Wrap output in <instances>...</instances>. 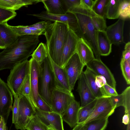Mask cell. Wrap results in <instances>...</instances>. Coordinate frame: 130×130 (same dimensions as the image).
<instances>
[{
	"instance_id": "obj_4",
	"label": "cell",
	"mask_w": 130,
	"mask_h": 130,
	"mask_svg": "<svg viewBox=\"0 0 130 130\" xmlns=\"http://www.w3.org/2000/svg\"><path fill=\"white\" fill-rule=\"evenodd\" d=\"M40 66L38 84L39 93L51 108L52 94L56 86L47 56Z\"/></svg>"
},
{
	"instance_id": "obj_52",
	"label": "cell",
	"mask_w": 130,
	"mask_h": 130,
	"mask_svg": "<svg viewBox=\"0 0 130 130\" xmlns=\"http://www.w3.org/2000/svg\"><path fill=\"white\" fill-rule=\"evenodd\" d=\"M129 124H128V125L127 126V128L126 130H130V125Z\"/></svg>"
},
{
	"instance_id": "obj_8",
	"label": "cell",
	"mask_w": 130,
	"mask_h": 130,
	"mask_svg": "<svg viewBox=\"0 0 130 130\" xmlns=\"http://www.w3.org/2000/svg\"><path fill=\"white\" fill-rule=\"evenodd\" d=\"M85 66L76 52L69 59L63 68L66 72L69 85L71 91L79 78Z\"/></svg>"
},
{
	"instance_id": "obj_48",
	"label": "cell",
	"mask_w": 130,
	"mask_h": 130,
	"mask_svg": "<svg viewBox=\"0 0 130 130\" xmlns=\"http://www.w3.org/2000/svg\"><path fill=\"white\" fill-rule=\"evenodd\" d=\"M122 122L126 125L130 123V113L124 114L122 118Z\"/></svg>"
},
{
	"instance_id": "obj_21",
	"label": "cell",
	"mask_w": 130,
	"mask_h": 130,
	"mask_svg": "<svg viewBox=\"0 0 130 130\" xmlns=\"http://www.w3.org/2000/svg\"><path fill=\"white\" fill-rule=\"evenodd\" d=\"M41 2L48 13L64 14L68 12L64 0H42Z\"/></svg>"
},
{
	"instance_id": "obj_24",
	"label": "cell",
	"mask_w": 130,
	"mask_h": 130,
	"mask_svg": "<svg viewBox=\"0 0 130 130\" xmlns=\"http://www.w3.org/2000/svg\"><path fill=\"white\" fill-rule=\"evenodd\" d=\"M18 36L7 23H0V37L4 42L6 47L16 42Z\"/></svg>"
},
{
	"instance_id": "obj_51",
	"label": "cell",
	"mask_w": 130,
	"mask_h": 130,
	"mask_svg": "<svg viewBox=\"0 0 130 130\" xmlns=\"http://www.w3.org/2000/svg\"><path fill=\"white\" fill-rule=\"evenodd\" d=\"M6 48L5 44L0 37V49H4Z\"/></svg>"
},
{
	"instance_id": "obj_16",
	"label": "cell",
	"mask_w": 130,
	"mask_h": 130,
	"mask_svg": "<svg viewBox=\"0 0 130 130\" xmlns=\"http://www.w3.org/2000/svg\"><path fill=\"white\" fill-rule=\"evenodd\" d=\"M78 37L69 28L63 47L61 59V67L63 68L70 58L76 52Z\"/></svg>"
},
{
	"instance_id": "obj_38",
	"label": "cell",
	"mask_w": 130,
	"mask_h": 130,
	"mask_svg": "<svg viewBox=\"0 0 130 130\" xmlns=\"http://www.w3.org/2000/svg\"><path fill=\"white\" fill-rule=\"evenodd\" d=\"M110 98L113 106L115 109L120 106L124 107V97L122 93L116 96H110Z\"/></svg>"
},
{
	"instance_id": "obj_50",
	"label": "cell",
	"mask_w": 130,
	"mask_h": 130,
	"mask_svg": "<svg viewBox=\"0 0 130 130\" xmlns=\"http://www.w3.org/2000/svg\"><path fill=\"white\" fill-rule=\"evenodd\" d=\"M84 123L77 124L72 130H84Z\"/></svg>"
},
{
	"instance_id": "obj_49",
	"label": "cell",
	"mask_w": 130,
	"mask_h": 130,
	"mask_svg": "<svg viewBox=\"0 0 130 130\" xmlns=\"http://www.w3.org/2000/svg\"><path fill=\"white\" fill-rule=\"evenodd\" d=\"M0 130H7L6 123H5L2 117L0 118Z\"/></svg>"
},
{
	"instance_id": "obj_46",
	"label": "cell",
	"mask_w": 130,
	"mask_h": 130,
	"mask_svg": "<svg viewBox=\"0 0 130 130\" xmlns=\"http://www.w3.org/2000/svg\"><path fill=\"white\" fill-rule=\"evenodd\" d=\"M96 84L98 87L102 88L105 84H107L106 79L104 77L97 75L95 78Z\"/></svg>"
},
{
	"instance_id": "obj_29",
	"label": "cell",
	"mask_w": 130,
	"mask_h": 130,
	"mask_svg": "<svg viewBox=\"0 0 130 130\" xmlns=\"http://www.w3.org/2000/svg\"><path fill=\"white\" fill-rule=\"evenodd\" d=\"M19 95L25 96L34 107H36L35 103L31 92L29 73L26 77L21 85L19 92L18 96Z\"/></svg>"
},
{
	"instance_id": "obj_40",
	"label": "cell",
	"mask_w": 130,
	"mask_h": 130,
	"mask_svg": "<svg viewBox=\"0 0 130 130\" xmlns=\"http://www.w3.org/2000/svg\"><path fill=\"white\" fill-rule=\"evenodd\" d=\"M124 97V105L125 113H130V87H127L122 92Z\"/></svg>"
},
{
	"instance_id": "obj_18",
	"label": "cell",
	"mask_w": 130,
	"mask_h": 130,
	"mask_svg": "<svg viewBox=\"0 0 130 130\" xmlns=\"http://www.w3.org/2000/svg\"><path fill=\"white\" fill-rule=\"evenodd\" d=\"M30 63L29 75L32 95L36 107V102L39 94L38 84L41 66L31 58L29 60Z\"/></svg>"
},
{
	"instance_id": "obj_11",
	"label": "cell",
	"mask_w": 130,
	"mask_h": 130,
	"mask_svg": "<svg viewBox=\"0 0 130 130\" xmlns=\"http://www.w3.org/2000/svg\"><path fill=\"white\" fill-rule=\"evenodd\" d=\"M40 19L50 21L58 22L68 25L70 28L75 32L77 28V20L74 13L68 12L64 14H55L43 11L39 13L30 14Z\"/></svg>"
},
{
	"instance_id": "obj_53",
	"label": "cell",
	"mask_w": 130,
	"mask_h": 130,
	"mask_svg": "<svg viewBox=\"0 0 130 130\" xmlns=\"http://www.w3.org/2000/svg\"><path fill=\"white\" fill-rule=\"evenodd\" d=\"M48 130H54L51 128H48Z\"/></svg>"
},
{
	"instance_id": "obj_37",
	"label": "cell",
	"mask_w": 130,
	"mask_h": 130,
	"mask_svg": "<svg viewBox=\"0 0 130 130\" xmlns=\"http://www.w3.org/2000/svg\"><path fill=\"white\" fill-rule=\"evenodd\" d=\"M17 15L15 11L7 10L0 7V23H6Z\"/></svg>"
},
{
	"instance_id": "obj_45",
	"label": "cell",
	"mask_w": 130,
	"mask_h": 130,
	"mask_svg": "<svg viewBox=\"0 0 130 130\" xmlns=\"http://www.w3.org/2000/svg\"><path fill=\"white\" fill-rule=\"evenodd\" d=\"M130 58V42L126 43L125 46L124 50L123 51L121 59L125 60Z\"/></svg>"
},
{
	"instance_id": "obj_12",
	"label": "cell",
	"mask_w": 130,
	"mask_h": 130,
	"mask_svg": "<svg viewBox=\"0 0 130 130\" xmlns=\"http://www.w3.org/2000/svg\"><path fill=\"white\" fill-rule=\"evenodd\" d=\"M36 114L48 128L54 130H64L61 115L53 112H48L35 108Z\"/></svg>"
},
{
	"instance_id": "obj_5",
	"label": "cell",
	"mask_w": 130,
	"mask_h": 130,
	"mask_svg": "<svg viewBox=\"0 0 130 130\" xmlns=\"http://www.w3.org/2000/svg\"><path fill=\"white\" fill-rule=\"evenodd\" d=\"M30 63L27 60L15 65L11 69L7 84L13 96H18L21 85L29 73Z\"/></svg>"
},
{
	"instance_id": "obj_10",
	"label": "cell",
	"mask_w": 130,
	"mask_h": 130,
	"mask_svg": "<svg viewBox=\"0 0 130 130\" xmlns=\"http://www.w3.org/2000/svg\"><path fill=\"white\" fill-rule=\"evenodd\" d=\"M13 95L7 84L0 78V118L7 122L13 103Z\"/></svg>"
},
{
	"instance_id": "obj_27",
	"label": "cell",
	"mask_w": 130,
	"mask_h": 130,
	"mask_svg": "<svg viewBox=\"0 0 130 130\" xmlns=\"http://www.w3.org/2000/svg\"><path fill=\"white\" fill-rule=\"evenodd\" d=\"M122 0H109L107 7L106 18L115 19L119 17L120 5Z\"/></svg>"
},
{
	"instance_id": "obj_36",
	"label": "cell",
	"mask_w": 130,
	"mask_h": 130,
	"mask_svg": "<svg viewBox=\"0 0 130 130\" xmlns=\"http://www.w3.org/2000/svg\"><path fill=\"white\" fill-rule=\"evenodd\" d=\"M92 23L97 31H105L107 27L105 18L98 15L91 17Z\"/></svg>"
},
{
	"instance_id": "obj_14",
	"label": "cell",
	"mask_w": 130,
	"mask_h": 130,
	"mask_svg": "<svg viewBox=\"0 0 130 130\" xmlns=\"http://www.w3.org/2000/svg\"><path fill=\"white\" fill-rule=\"evenodd\" d=\"M47 57L54 76L56 88L66 91L71 92L64 68L59 66L53 61L48 53Z\"/></svg>"
},
{
	"instance_id": "obj_35",
	"label": "cell",
	"mask_w": 130,
	"mask_h": 130,
	"mask_svg": "<svg viewBox=\"0 0 130 130\" xmlns=\"http://www.w3.org/2000/svg\"><path fill=\"white\" fill-rule=\"evenodd\" d=\"M120 67L122 75L127 84H130V58L125 60L121 59Z\"/></svg>"
},
{
	"instance_id": "obj_1",
	"label": "cell",
	"mask_w": 130,
	"mask_h": 130,
	"mask_svg": "<svg viewBox=\"0 0 130 130\" xmlns=\"http://www.w3.org/2000/svg\"><path fill=\"white\" fill-rule=\"evenodd\" d=\"M39 36H19L16 42L0 52V71L11 69L16 65L27 60L39 42Z\"/></svg>"
},
{
	"instance_id": "obj_39",
	"label": "cell",
	"mask_w": 130,
	"mask_h": 130,
	"mask_svg": "<svg viewBox=\"0 0 130 130\" xmlns=\"http://www.w3.org/2000/svg\"><path fill=\"white\" fill-rule=\"evenodd\" d=\"M36 107L41 110L52 111L51 107L45 101L39 94L37 97L36 102Z\"/></svg>"
},
{
	"instance_id": "obj_15",
	"label": "cell",
	"mask_w": 130,
	"mask_h": 130,
	"mask_svg": "<svg viewBox=\"0 0 130 130\" xmlns=\"http://www.w3.org/2000/svg\"><path fill=\"white\" fill-rule=\"evenodd\" d=\"M125 20L119 18L117 21L106 29L105 32L112 44L118 45L124 43L123 28Z\"/></svg>"
},
{
	"instance_id": "obj_43",
	"label": "cell",
	"mask_w": 130,
	"mask_h": 130,
	"mask_svg": "<svg viewBox=\"0 0 130 130\" xmlns=\"http://www.w3.org/2000/svg\"><path fill=\"white\" fill-rule=\"evenodd\" d=\"M68 10V12L74 8L79 6L80 4L81 0H64Z\"/></svg>"
},
{
	"instance_id": "obj_33",
	"label": "cell",
	"mask_w": 130,
	"mask_h": 130,
	"mask_svg": "<svg viewBox=\"0 0 130 130\" xmlns=\"http://www.w3.org/2000/svg\"><path fill=\"white\" fill-rule=\"evenodd\" d=\"M11 28L18 36L26 35H43V32L40 31H34L30 30L26 26H11L9 25Z\"/></svg>"
},
{
	"instance_id": "obj_42",
	"label": "cell",
	"mask_w": 130,
	"mask_h": 130,
	"mask_svg": "<svg viewBox=\"0 0 130 130\" xmlns=\"http://www.w3.org/2000/svg\"><path fill=\"white\" fill-rule=\"evenodd\" d=\"M14 102L11 110L12 112V123L14 124L16 122L18 111L19 97L17 95L14 96Z\"/></svg>"
},
{
	"instance_id": "obj_31",
	"label": "cell",
	"mask_w": 130,
	"mask_h": 130,
	"mask_svg": "<svg viewBox=\"0 0 130 130\" xmlns=\"http://www.w3.org/2000/svg\"><path fill=\"white\" fill-rule=\"evenodd\" d=\"M109 0H95L92 10L97 15L106 18Z\"/></svg>"
},
{
	"instance_id": "obj_32",
	"label": "cell",
	"mask_w": 130,
	"mask_h": 130,
	"mask_svg": "<svg viewBox=\"0 0 130 130\" xmlns=\"http://www.w3.org/2000/svg\"><path fill=\"white\" fill-rule=\"evenodd\" d=\"M27 130H48V128L44 124L36 114L27 125Z\"/></svg>"
},
{
	"instance_id": "obj_6",
	"label": "cell",
	"mask_w": 130,
	"mask_h": 130,
	"mask_svg": "<svg viewBox=\"0 0 130 130\" xmlns=\"http://www.w3.org/2000/svg\"><path fill=\"white\" fill-rule=\"evenodd\" d=\"M17 118L14 124L17 129L25 130L27 125L36 114L35 108L25 96L19 95Z\"/></svg>"
},
{
	"instance_id": "obj_23",
	"label": "cell",
	"mask_w": 130,
	"mask_h": 130,
	"mask_svg": "<svg viewBox=\"0 0 130 130\" xmlns=\"http://www.w3.org/2000/svg\"><path fill=\"white\" fill-rule=\"evenodd\" d=\"M42 0H0V7L15 11L23 6L36 4L41 2Z\"/></svg>"
},
{
	"instance_id": "obj_47",
	"label": "cell",
	"mask_w": 130,
	"mask_h": 130,
	"mask_svg": "<svg viewBox=\"0 0 130 130\" xmlns=\"http://www.w3.org/2000/svg\"><path fill=\"white\" fill-rule=\"evenodd\" d=\"M82 1L84 4L87 7L92 10L95 0H82Z\"/></svg>"
},
{
	"instance_id": "obj_17",
	"label": "cell",
	"mask_w": 130,
	"mask_h": 130,
	"mask_svg": "<svg viewBox=\"0 0 130 130\" xmlns=\"http://www.w3.org/2000/svg\"><path fill=\"white\" fill-rule=\"evenodd\" d=\"M78 80L77 91L80 98V107H83L97 98L95 97L88 85L83 71Z\"/></svg>"
},
{
	"instance_id": "obj_9",
	"label": "cell",
	"mask_w": 130,
	"mask_h": 130,
	"mask_svg": "<svg viewBox=\"0 0 130 130\" xmlns=\"http://www.w3.org/2000/svg\"><path fill=\"white\" fill-rule=\"evenodd\" d=\"M110 96H103L97 98L94 110L84 123L100 118L108 117L114 112L115 108L111 102Z\"/></svg>"
},
{
	"instance_id": "obj_44",
	"label": "cell",
	"mask_w": 130,
	"mask_h": 130,
	"mask_svg": "<svg viewBox=\"0 0 130 130\" xmlns=\"http://www.w3.org/2000/svg\"><path fill=\"white\" fill-rule=\"evenodd\" d=\"M103 88L105 92L108 96H115L118 95L116 89L111 87L107 84L105 85Z\"/></svg>"
},
{
	"instance_id": "obj_26",
	"label": "cell",
	"mask_w": 130,
	"mask_h": 130,
	"mask_svg": "<svg viewBox=\"0 0 130 130\" xmlns=\"http://www.w3.org/2000/svg\"><path fill=\"white\" fill-rule=\"evenodd\" d=\"M97 99L96 98L87 105L80 107L78 112L77 124L84 123L87 120L94 110Z\"/></svg>"
},
{
	"instance_id": "obj_22",
	"label": "cell",
	"mask_w": 130,
	"mask_h": 130,
	"mask_svg": "<svg viewBox=\"0 0 130 130\" xmlns=\"http://www.w3.org/2000/svg\"><path fill=\"white\" fill-rule=\"evenodd\" d=\"M84 73L87 82L94 95L96 98L108 96L103 88H100L96 84L95 78L97 75L94 71L86 67Z\"/></svg>"
},
{
	"instance_id": "obj_20",
	"label": "cell",
	"mask_w": 130,
	"mask_h": 130,
	"mask_svg": "<svg viewBox=\"0 0 130 130\" xmlns=\"http://www.w3.org/2000/svg\"><path fill=\"white\" fill-rule=\"evenodd\" d=\"M76 52L85 66H86L89 62L95 59L91 48L82 38H78Z\"/></svg>"
},
{
	"instance_id": "obj_30",
	"label": "cell",
	"mask_w": 130,
	"mask_h": 130,
	"mask_svg": "<svg viewBox=\"0 0 130 130\" xmlns=\"http://www.w3.org/2000/svg\"><path fill=\"white\" fill-rule=\"evenodd\" d=\"M48 53L46 45L41 42L31 55L32 58L41 65L47 57Z\"/></svg>"
},
{
	"instance_id": "obj_7",
	"label": "cell",
	"mask_w": 130,
	"mask_h": 130,
	"mask_svg": "<svg viewBox=\"0 0 130 130\" xmlns=\"http://www.w3.org/2000/svg\"><path fill=\"white\" fill-rule=\"evenodd\" d=\"M75 98L73 93L56 88L53 90L51 97L52 111L61 115Z\"/></svg>"
},
{
	"instance_id": "obj_34",
	"label": "cell",
	"mask_w": 130,
	"mask_h": 130,
	"mask_svg": "<svg viewBox=\"0 0 130 130\" xmlns=\"http://www.w3.org/2000/svg\"><path fill=\"white\" fill-rule=\"evenodd\" d=\"M130 17V1L122 0L119 10V17L124 20Z\"/></svg>"
},
{
	"instance_id": "obj_41",
	"label": "cell",
	"mask_w": 130,
	"mask_h": 130,
	"mask_svg": "<svg viewBox=\"0 0 130 130\" xmlns=\"http://www.w3.org/2000/svg\"><path fill=\"white\" fill-rule=\"evenodd\" d=\"M52 24V23L50 21H42L31 25L38 30L42 31L44 34Z\"/></svg>"
},
{
	"instance_id": "obj_13",
	"label": "cell",
	"mask_w": 130,
	"mask_h": 130,
	"mask_svg": "<svg viewBox=\"0 0 130 130\" xmlns=\"http://www.w3.org/2000/svg\"><path fill=\"white\" fill-rule=\"evenodd\" d=\"M98 75L104 77L108 84L116 89V82L114 76L108 67L101 60L95 58L88 63L86 65Z\"/></svg>"
},
{
	"instance_id": "obj_19",
	"label": "cell",
	"mask_w": 130,
	"mask_h": 130,
	"mask_svg": "<svg viewBox=\"0 0 130 130\" xmlns=\"http://www.w3.org/2000/svg\"><path fill=\"white\" fill-rule=\"evenodd\" d=\"M80 108L79 103L75 99L71 103L61 115L63 120L71 128L74 127L77 124Z\"/></svg>"
},
{
	"instance_id": "obj_2",
	"label": "cell",
	"mask_w": 130,
	"mask_h": 130,
	"mask_svg": "<svg viewBox=\"0 0 130 130\" xmlns=\"http://www.w3.org/2000/svg\"><path fill=\"white\" fill-rule=\"evenodd\" d=\"M70 28L65 23L55 22L43 34L48 54L53 61L61 67L63 47Z\"/></svg>"
},
{
	"instance_id": "obj_3",
	"label": "cell",
	"mask_w": 130,
	"mask_h": 130,
	"mask_svg": "<svg viewBox=\"0 0 130 130\" xmlns=\"http://www.w3.org/2000/svg\"><path fill=\"white\" fill-rule=\"evenodd\" d=\"M74 13L77 20V28L75 33L78 37L83 39L91 47L95 58L101 60L97 43L98 31L94 25L91 17L83 14Z\"/></svg>"
},
{
	"instance_id": "obj_25",
	"label": "cell",
	"mask_w": 130,
	"mask_h": 130,
	"mask_svg": "<svg viewBox=\"0 0 130 130\" xmlns=\"http://www.w3.org/2000/svg\"><path fill=\"white\" fill-rule=\"evenodd\" d=\"M97 43L101 56H107L111 52L112 44L108 38L105 31H97Z\"/></svg>"
},
{
	"instance_id": "obj_28",
	"label": "cell",
	"mask_w": 130,
	"mask_h": 130,
	"mask_svg": "<svg viewBox=\"0 0 130 130\" xmlns=\"http://www.w3.org/2000/svg\"><path fill=\"white\" fill-rule=\"evenodd\" d=\"M108 122V117L100 118L84 123V130H104Z\"/></svg>"
}]
</instances>
